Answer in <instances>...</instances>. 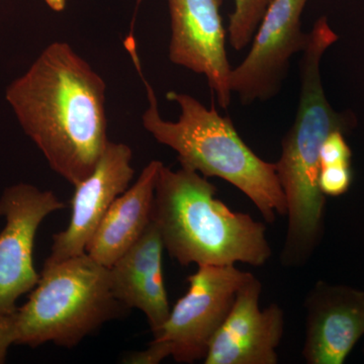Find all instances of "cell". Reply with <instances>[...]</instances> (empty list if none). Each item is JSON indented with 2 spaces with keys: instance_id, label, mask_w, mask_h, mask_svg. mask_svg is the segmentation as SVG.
Returning <instances> with one entry per match:
<instances>
[{
  "instance_id": "1",
  "label": "cell",
  "mask_w": 364,
  "mask_h": 364,
  "mask_svg": "<svg viewBox=\"0 0 364 364\" xmlns=\"http://www.w3.org/2000/svg\"><path fill=\"white\" fill-rule=\"evenodd\" d=\"M105 91L104 79L64 42L48 46L7 86L21 128L73 186L92 173L109 141Z\"/></svg>"
},
{
  "instance_id": "2",
  "label": "cell",
  "mask_w": 364,
  "mask_h": 364,
  "mask_svg": "<svg viewBox=\"0 0 364 364\" xmlns=\"http://www.w3.org/2000/svg\"><path fill=\"white\" fill-rule=\"evenodd\" d=\"M309 33L299 61L298 109L275 162L289 218L280 259L289 267L305 264L322 237L326 196L318 183L321 147L332 132L348 133L356 123L353 114L333 109L321 78V61L338 35L326 16L318 18Z\"/></svg>"
},
{
  "instance_id": "3",
  "label": "cell",
  "mask_w": 364,
  "mask_h": 364,
  "mask_svg": "<svg viewBox=\"0 0 364 364\" xmlns=\"http://www.w3.org/2000/svg\"><path fill=\"white\" fill-rule=\"evenodd\" d=\"M217 188L198 172L172 170L158 173L152 222L165 250L183 267H262L272 256L267 228L251 215L233 212L215 198Z\"/></svg>"
},
{
  "instance_id": "4",
  "label": "cell",
  "mask_w": 364,
  "mask_h": 364,
  "mask_svg": "<svg viewBox=\"0 0 364 364\" xmlns=\"http://www.w3.org/2000/svg\"><path fill=\"white\" fill-rule=\"evenodd\" d=\"M130 53L149 98L142 116L144 128L158 143L176 151L182 168L205 177H219L247 196L267 223L287 215L286 196L275 163L264 161L249 148L229 117L208 109L186 93L170 91L167 100L181 107L178 121L160 116L154 90L144 78L136 48Z\"/></svg>"
},
{
  "instance_id": "5",
  "label": "cell",
  "mask_w": 364,
  "mask_h": 364,
  "mask_svg": "<svg viewBox=\"0 0 364 364\" xmlns=\"http://www.w3.org/2000/svg\"><path fill=\"white\" fill-rule=\"evenodd\" d=\"M126 311L112 291L109 268L87 254L45 261L28 301L14 312L16 345L73 348Z\"/></svg>"
},
{
  "instance_id": "6",
  "label": "cell",
  "mask_w": 364,
  "mask_h": 364,
  "mask_svg": "<svg viewBox=\"0 0 364 364\" xmlns=\"http://www.w3.org/2000/svg\"><path fill=\"white\" fill-rule=\"evenodd\" d=\"M252 273L235 265H200L188 277V291L170 311L166 322L143 351L122 363L158 364L168 356L178 363L205 360L210 342L226 320L239 289Z\"/></svg>"
},
{
  "instance_id": "7",
  "label": "cell",
  "mask_w": 364,
  "mask_h": 364,
  "mask_svg": "<svg viewBox=\"0 0 364 364\" xmlns=\"http://www.w3.org/2000/svg\"><path fill=\"white\" fill-rule=\"evenodd\" d=\"M308 0H272L245 59L232 69V95L242 105L272 100L282 90L289 62L303 53L310 33L301 28Z\"/></svg>"
},
{
  "instance_id": "8",
  "label": "cell",
  "mask_w": 364,
  "mask_h": 364,
  "mask_svg": "<svg viewBox=\"0 0 364 364\" xmlns=\"http://www.w3.org/2000/svg\"><path fill=\"white\" fill-rule=\"evenodd\" d=\"M65 208L51 191L20 182L0 196V315L16 312V303L37 286L40 274L33 265L38 230L48 215Z\"/></svg>"
},
{
  "instance_id": "9",
  "label": "cell",
  "mask_w": 364,
  "mask_h": 364,
  "mask_svg": "<svg viewBox=\"0 0 364 364\" xmlns=\"http://www.w3.org/2000/svg\"><path fill=\"white\" fill-rule=\"evenodd\" d=\"M170 16L169 60L205 76L220 107L231 104L232 66L228 59L223 0H167Z\"/></svg>"
},
{
  "instance_id": "10",
  "label": "cell",
  "mask_w": 364,
  "mask_h": 364,
  "mask_svg": "<svg viewBox=\"0 0 364 364\" xmlns=\"http://www.w3.org/2000/svg\"><path fill=\"white\" fill-rule=\"evenodd\" d=\"M261 282L254 275L239 289L229 315L210 342L205 364H277L284 333L277 304L261 310Z\"/></svg>"
},
{
  "instance_id": "11",
  "label": "cell",
  "mask_w": 364,
  "mask_h": 364,
  "mask_svg": "<svg viewBox=\"0 0 364 364\" xmlns=\"http://www.w3.org/2000/svg\"><path fill=\"white\" fill-rule=\"evenodd\" d=\"M132 158L126 144L107 142L92 173L74 186L70 222L53 236L51 254L46 261L56 262L86 253L105 213L130 186L135 174Z\"/></svg>"
},
{
  "instance_id": "12",
  "label": "cell",
  "mask_w": 364,
  "mask_h": 364,
  "mask_svg": "<svg viewBox=\"0 0 364 364\" xmlns=\"http://www.w3.org/2000/svg\"><path fill=\"white\" fill-rule=\"evenodd\" d=\"M305 306L306 363H343L364 335V291L318 282Z\"/></svg>"
},
{
  "instance_id": "13",
  "label": "cell",
  "mask_w": 364,
  "mask_h": 364,
  "mask_svg": "<svg viewBox=\"0 0 364 364\" xmlns=\"http://www.w3.org/2000/svg\"><path fill=\"white\" fill-rule=\"evenodd\" d=\"M164 249L159 230L151 222L135 245L109 267L114 296L128 310H140L153 335L160 331L171 311L163 275Z\"/></svg>"
},
{
  "instance_id": "14",
  "label": "cell",
  "mask_w": 364,
  "mask_h": 364,
  "mask_svg": "<svg viewBox=\"0 0 364 364\" xmlns=\"http://www.w3.org/2000/svg\"><path fill=\"white\" fill-rule=\"evenodd\" d=\"M162 164L151 161L136 183L112 203L86 247L93 260L111 267L145 233L152 222L155 186Z\"/></svg>"
},
{
  "instance_id": "15",
  "label": "cell",
  "mask_w": 364,
  "mask_h": 364,
  "mask_svg": "<svg viewBox=\"0 0 364 364\" xmlns=\"http://www.w3.org/2000/svg\"><path fill=\"white\" fill-rule=\"evenodd\" d=\"M272 0H234L227 36L230 45L241 51L252 41Z\"/></svg>"
},
{
  "instance_id": "16",
  "label": "cell",
  "mask_w": 364,
  "mask_h": 364,
  "mask_svg": "<svg viewBox=\"0 0 364 364\" xmlns=\"http://www.w3.org/2000/svg\"><path fill=\"white\" fill-rule=\"evenodd\" d=\"M351 164H334L322 166L318 172V183L323 195L339 196L350 188Z\"/></svg>"
},
{
  "instance_id": "17",
  "label": "cell",
  "mask_w": 364,
  "mask_h": 364,
  "mask_svg": "<svg viewBox=\"0 0 364 364\" xmlns=\"http://www.w3.org/2000/svg\"><path fill=\"white\" fill-rule=\"evenodd\" d=\"M345 134L340 131L332 132L325 139L320 150V165L351 164L350 147L345 140Z\"/></svg>"
},
{
  "instance_id": "18",
  "label": "cell",
  "mask_w": 364,
  "mask_h": 364,
  "mask_svg": "<svg viewBox=\"0 0 364 364\" xmlns=\"http://www.w3.org/2000/svg\"><path fill=\"white\" fill-rule=\"evenodd\" d=\"M13 345H16L14 313L0 315V364L6 363L7 354Z\"/></svg>"
},
{
  "instance_id": "19",
  "label": "cell",
  "mask_w": 364,
  "mask_h": 364,
  "mask_svg": "<svg viewBox=\"0 0 364 364\" xmlns=\"http://www.w3.org/2000/svg\"><path fill=\"white\" fill-rule=\"evenodd\" d=\"M54 11H61L65 7V0H46Z\"/></svg>"
}]
</instances>
